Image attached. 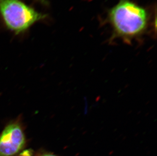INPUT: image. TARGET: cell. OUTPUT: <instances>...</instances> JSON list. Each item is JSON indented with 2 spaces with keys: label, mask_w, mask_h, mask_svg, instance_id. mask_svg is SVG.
Returning <instances> with one entry per match:
<instances>
[{
  "label": "cell",
  "mask_w": 157,
  "mask_h": 156,
  "mask_svg": "<svg viewBox=\"0 0 157 156\" xmlns=\"http://www.w3.org/2000/svg\"><path fill=\"white\" fill-rule=\"evenodd\" d=\"M107 19L113 28L111 39H121L129 43L145 33L150 18L142 6L131 0H120L108 11Z\"/></svg>",
  "instance_id": "1"
},
{
  "label": "cell",
  "mask_w": 157,
  "mask_h": 156,
  "mask_svg": "<svg viewBox=\"0 0 157 156\" xmlns=\"http://www.w3.org/2000/svg\"><path fill=\"white\" fill-rule=\"evenodd\" d=\"M0 17L8 30L21 35L36 23L46 19L47 15L21 0H0Z\"/></svg>",
  "instance_id": "2"
},
{
  "label": "cell",
  "mask_w": 157,
  "mask_h": 156,
  "mask_svg": "<svg viewBox=\"0 0 157 156\" xmlns=\"http://www.w3.org/2000/svg\"><path fill=\"white\" fill-rule=\"evenodd\" d=\"M24 127L17 120L8 123L0 134V156H14L26 144Z\"/></svg>",
  "instance_id": "3"
},
{
  "label": "cell",
  "mask_w": 157,
  "mask_h": 156,
  "mask_svg": "<svg viewBox=\"0 0 157 156\" xmlns=\"http://www.w3.org/2000/svg\"><path fill=\"white\" fill-rule=\"evenodd\" d=\"M38 156H58V155H55L52 152H46V151H42L38 154Z\"/></svg>",
  "instance_id": "4"
},
{
  "label": "cell",
  "mask_w": 157,
  "mask_h": 156,
  "mask_svg": "<svg viewBox=\"0 0 157 156\" xmlns=\"http://www.w3.org/2000/svg\"><path fill=\"white\" fill-rule=\"evenodd\" d=\"M21 156H32V152L31 150H26L21 154Z\"/></svg>",
  "instance_id": "5"
},
{
  "label": "cell",
  "mask_w": 157,
  "mask_h": 156,
  "mask_svg": "<svg viewBox=\"0 0 157 156\" xmlns=\"http://www.w3.org/2000/svg\"><path fill=\"white\" fill-rule=\"evenodd\" d=\"M39 1L41 2H45V0H39Z\"/></svg>",
  "instance_id": "6"
}]
</instances>
